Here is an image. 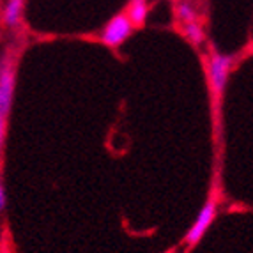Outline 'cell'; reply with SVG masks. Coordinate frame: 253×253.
Here are the masks:
<instances>
[{
    "label": "cell",
    "mask_w": 253,
    "mask_h": 253,
    "mask_svg": "<svg viewBox=\"0 0 253 253\" xmlns=\"http://www.w3.org/2000/svg\"><path fill=\"white\" fill-rule=\"evenodd\" d=\"M5 126H7V119L0 117V151H2V145H4L5 140Z\"/></svg>",
    "instance_id": "9c48e42d"
},
{
    "label": "cell",
    "mask_w": 253,
    "mask_h": 253,
    "mask_svg": "<svg viewBox=\"0 0 253 253\" xmlns=\"http://www.w3.org/2000/svg\"><path fill=\"white\" fill-rule=\"evenodd\" d=\"M14 87H16V69L11 59L0 60V117H9L13 106Z\"/></svg>",
    "instance_id": "3957f363"
},
{
    "label": "cell",
    "mask_w": 253,
    "mask_h": 253,
    "mask_svg": "<svg viewBox=\"0 0 253 253\" xmlns=\"http://www.w3.org/2000/svg\"><path fill=\"white\" fill-rule=\"evenodd\" d=\"M175 14H177V20L182 21V23L197 21V9L190 2H179L177 7H175Z\"/></svg>",
    "instance_id": "ba28073f"
},
{
    "label": "cell",
    "mask_w": 253,
    "mask_h": 253,
    "mask_svg": "<svg viewBox=\"0 0 253 253\" xmlns=\"http://www.w3.org/2000/svg\"><path fill=\"white\" fill-rule=\"evenodd\" d=\"M133 23L129 21L126 13L115 14L112 20L103 27L99 39H101L103 44H106L108 48H119L124 41L129 39V36L133 34Z\"/></svg>",
    "instance_id": "7a4b0ae2"
},
{
    "label": "cell",
    "mask_w": 253,
    "mask_h": 253,
    "mask_svg": "<svg viewBox=\"0 0 253 253\" xmlns=\"http://www.w3.org/2000/svg\"><path fill=\"white\" fill-rule=\"evenodd\" d=\"M216 214H218V206H216V200L212 199V197H209V199H207V202L202 206V209H200V212L197 214V219L193 221L191 228L186 232V236H184L186 245H188V246L197 245V243H199V241L206 236L207 228L212 225Z\"/></svg>",
    "instance_id": "277c9868"
},
{
    "label": "cell",
    "mask_w": 253,
    "mask_h": 253,
    "mask_svg": "<svg viewBox=\"0 0 253 253\" xmlns=\"http://www.w3.org/2000/svg\"><path fill=\"white\" fill-rule=\"evenodd\" d=\"M232 66H234L232 55L218 53V51L209 55V60H207V76H209L212 94L218 99L223 96L225 89H227L228 76H230V71H232Z\"/></svg>",
    "instance_id": "6da1fadb"
},
{
    "label": "cell",
    "mask_w": 253,
    "mask_h": 253,
    "mask_svg": "<svg viewBox=\"0 0 253 253\" xmlns=\"http://www.w3.org/2000/svg\"><path fill=\"white\" fill-rule=\"evenodd\" d=\"M182 34L188 41L193 44V46H200L204 41H206V32H204L202 25L199 21H188V23H182Z\"/></svg>",
    "instance_id": "52a82bcc"
},
{
    "label": "cell",
    "mask_w": 253,
    "mask_h": 253,
    "mask_svg": "<svg viewBox=\"0 0 253 253\" xmlns=\"http://www.w3.org/2000/svg\"><path fill=\"white\" fill-rule=\"evenodd\" d=\"M127 18L129 21L133 23V27H142L147 20V14H149V5H147V0H131L129 7L126 11Z\"/></svg>",
    "instance_id": "5b68a950"
},
{
    "label": "cell",
    "mask_w": 253,
    "mask_h": 253,
    "mask_svg": "<svg viewBox=\"0 0 253 253\" xmlns=\"http://www.w3.org/2000/svg\"><path fill=\"white\" fill-rule=\"evenodd\" d=\"M23 5L25 0H9L4 9V21L7 27H16L23 14Z\"/></svg>",
    "instance_id": "8992f818"
},
{
    "label": "cell",
    "mask_w": 253,
    "mask_h": 253,
    "mask_svg": "<svg viewBox=\"0 0 253 253\" xmlns=\"http://www.w3.org/2000/svg\"><path fill=\"white\" fill-rule=\"evenodd\" d=\"M7 206V195H5V186L0 182V212L4 211Z\"/></svg>",
    "instance_id": "30bf717a"
}]
</instances>
